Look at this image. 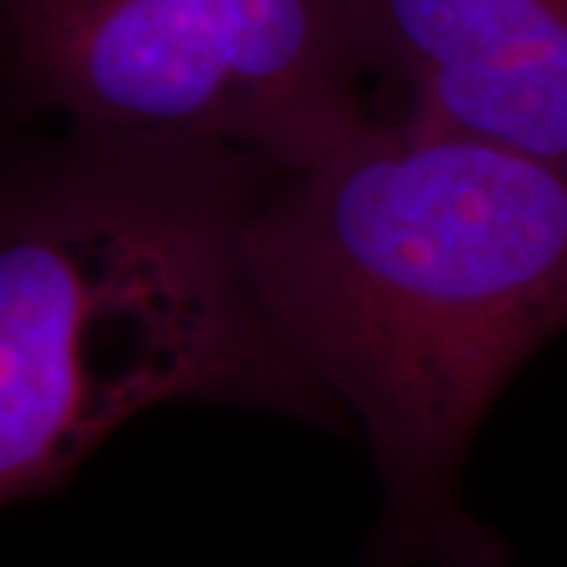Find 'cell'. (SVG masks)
Segmentation results:
<instances>
[{
	"mask_svg": "<svg viewBox=\"0 0 567 567\" xmlns=\"http://www.w3.org/2000/svg\"><path fill=\"white\" fill-rule=\"evenodd\" d=\"M249 259L275 334L379 470L363 567L511 565L461 480L498 394L567 331L565 177L369 117L275 183Z\"/></svg>",
	"mask_w": 567,
	"mask_h": 567,
	"instance_id": "6da1fadb",
	"label": "cell"
},
{
	"mask_svg": "<svg viewBox=\"0 0 567 567\" xmlns=\"http://www.w3.org/2000/svg\"><path fill=\"white\" fill-rule=\"evenodd\" d=\"M284 171L227 145L10 142L0 174V502L61 492L133 416L224 404L347 432L265 316L249 230Z\"/></svg>",
	"mask_w": 567,
	"mask_h": 567,
	"instance_id": "7a4b0ae2",
	"label": "cell"
},
{
	"mask_svg": "<svg viewBox=\"0 0 567 567\" xmlns=\"http://www.w3.org/2000/svg\"><path fill=\"white\" fill-rule=\"evenodd\" d=\"M353 13L357 0H3L10 117L300 171L372 117Z\"/></svg>",
	"mask_w": 567,
	"mask_h": 567,
	"instance_id": "3957f363",
	"label": "cell"
},
{
	"mask_svg": "<svg viewBox=\"0 0 567 567\" xmlns=\"http://www.w3.org/2000/svg\"><path fill=\"white\" fill-rule=\"evenodd\" d=\"M372 117L483 142L567 181V0H357Z\"/></svg>",
	"mask_w": 567,
	"mask_h": 567,
	"instance_id": "277c9868",
	"label": "cell"
}]
</instances>
